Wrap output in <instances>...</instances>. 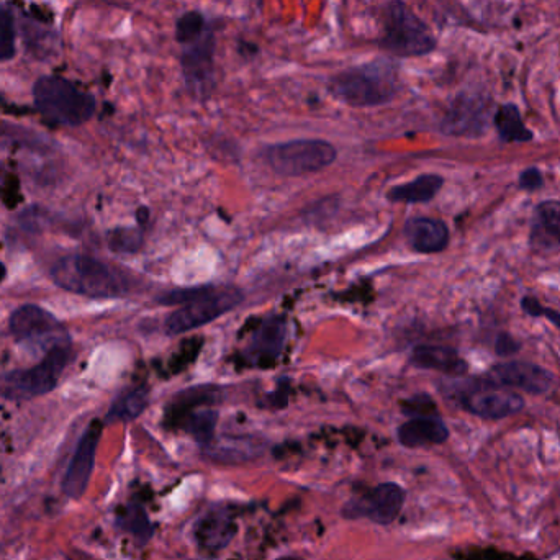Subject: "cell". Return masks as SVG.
Returning a JSON list of instances; mask_svg holds the SVG:
<instances>
[{
	"mask_svg": "<svg viewBox=\"0 0 560 560\" xmlns=\"http://www.w3.org/2000/svg\"><path fill=\"white\" fill-rule=\"evenodd\" d=\"M398 89V66L387 56L343 69L328 82V91L336 100L356 109L389 104L397 97Z\"/></svg>",
	"mask_w": 560,
	"mask_h": 560,
	"instance_id": "obj_1",
	"label": "cell"
},
{
	"mask_svg": "<svg viewBox=\"0 0 560 560\" xmlns=\"http://www.w3.org/2000/svg\"><path fill=\"white\" fill-rule=\"evenodd\" d=\"M51 277L61 289L92 299H115L128 290L127 280L109 264L87 254H71L51 267Z\"/></svg>",
	"mask_w": 560,
	"mask_h": 560,
	"instance_id": "obj_2",
	"label": "cell"
},
{
	"mask_svg": "<svg viewBox=\"0 0 560 560\" xmlns=\"http://www.w3.org/2000/svg\"><path fill=\"white\" fill-rule=\"evenodd\" d=\"M436 38L403 0H392L382 12L380 50L393 58H420L436 50Z\"/></svg>",
	"mask_w": 560,
	"mask_h": 560,
	"instance_id": "obj_3",
	"label": "cell"
},
{
	"mask_svg": "<svg viewBox=\"0 0 560 560\" xmlns=\"http://www.w3.org/2000/svg\"><path fill=\"white\" fill-rule=\"evenodd\" d=\"M38 112L50 122L64 127H79L94 117V95L81 91L63 77H41L33 86Z\"/></svg>",
	"mask_w": 560,
	"mask_h": 560,
	"instance_id": "obj_4",
	"label": "cell"
},
{
	"mask_svg": "<svg viewBox=\"0 0 560 560\" xmlns=\"http://www.w3.org/2000/svg\"><path fill=\"white\" fill-rule=\"evenodd\" d=\"M73 359L68 343L56 344L46 351L40 364L0 375V395L9 400H32L56 389L64 369Z\"/></svg>",
	"mask_w": 560,
	"mask_h": 560,
	"instance_id": "obj_5",
	"label": "cell"
},
{
	"mask_svg": "<svg viewBox=\"0 0 560 560\" xmlns=\"http://www.w3.org/2000/svg\"><path fill=\"white\" fill-rule=\"evenodd\" d=\"M261 156L279 176L300 177L331 166L338 158V151L325 140H292L267 146Z\"/></svg>",
	"mask_w": 560,
	"mask_h": 560,
	"instance_id": "obj_6",
	"label": "cell"
},
{
	"mask_svg": "<svg viewBox=\"0 0 560 560\" xmlns=\"http://www.w3.org/2000/svg\"><path fill=\"white\" fill-rule=\"evenodd\" d=\"M454 397L464 410L485 420H502L524 408L520 393L505 389L490 379L456 384Z\"/></svg>",
	"mask_w": 560,
	"mask_h": 560,
	"instance_id": "obj_7",
	"label": "cell"
},
{
	"mask_svg": "<svg viewBox=\"0 0 560 560\" xmlns=\"http://www.w3.org/2000/svg\"><path fill=\"white\" fill-rule=\"evenodd\" d=\"M243 299V292L236 287H210L199 299L192 300L171 313L164 323V330L168 335L176 336L208 325L225 313L235 310Z\"/></svg>",
	"mask_w": 560,
	"mask_h": 560,
	"instance_id": "obj_8",
	"label": "cell"
},
{
	"mask_svg": "<svg viewBox=\"0 0 560 560\" xmlns=\"http://www.w3.org/2000/svg\"><path fill=\"white\" fill-rule=\"evenodd\" d=\"M181 68L187 91L195 99L205 100L215 89V48L217 38L210 23L207 32L194 43L182 46Z\"/></svg>",
	"mask_w": 560,
	"mask_h": 560,
	"instance_id": "obj_9",
	"label": "cell"
},
{
	"mask_svg": "<svg viewBox=\"0 0 560 560\" xmlns=\"http://www.w3.org/2000/svg\"><path fill=\"white\" fill-rule=\"evenodd\" d=\"M102 430H104L102 421H92L79 439V443H77L76 451L71 457L68 470L63 477V484H61L64 495L71 500H79L89 487Z\"/></svg>",
	"mask_w": 560,
	"mask_h": 560,
	"instance_id": "obj_10",
	"label": "cell"
},
{
	"mask_svg": "<svg viewBox=\"0 0 560 560\" xmlns=\"http://www.w3.org/2000/svg\"><path fill=\"white\" fill-rule=\"evenodd\" d=\"M403 503L405 492L400 485L382 484L364 497L351 500L344 506L343 516L349 520L367 518L377 524H390L400 515Z\"/></svg>",
	"mask_w": 560,
	"mask_h": 560,
	"instance_id": "obj_11",
	"label": "cell"
},
{
	"mask_svg": "<svg viewBox=\"0 0 560 560\" xmlns=\"http://www.w3.org/2000/svg\"><path fill=\"white\" fill-rule=\"evenodd\" d=\"M10 331L19 341L32 343L63 344V325L55 315L38 305H22L17 308L9 321Z\"/></svg>",
	"mask_w": 560,
	"mask_h": 560,
	"instance_id": "obj_12",
	"label": "cell"
},
{
	"mask_svg": "<svg viewBox=\"0 0 560 560\" xmlns=\"http://www.w3.org/2000/svg\"><path fill=\"white\" fill-rule=\"evenodd\" d=\"M488 379L505 389L521 390V392L541 395L551 390L554 377L544 367L531 362L510 361L502 362L490 369Z\"/></svg>",
	"mask_w": 560,
	"mask_h": 560,
	"instance_id": "obj_13",
	"label": "cell"
},
{
	"mask_svg": "<svg viewBox=\"0 0 560 560\" xmlns=\"http://www.w3.org/2000/svg\"><path fill=\"white\" fill-rule=\"evenodd\" d=\"M488 123V104L477 95H459L444 115L441 130L451 136H479Z\"/></svg>",
	"mask_w": 560,
	"mask_h": 560,
	"instance_id": "obj_14",
	"label": "cell"
},
{
	"mask_svg": "<svg viewBox=\"0 0 560 560\" xmlns=\"http://www.w3.org/2000/svg\"><path fill=\"white\" fill-rule=\"evenodd\" d=\"M285 339H287V325L282 318L264 321L258 330L254 331L253 338L249 341L246 349L249 361L253 362L254 366H272L284 349Z\"/></svg>",
	"mask_w": 560,
	"mask_h": 560,
	"instance_id": "obj_15",
	"label": "cell"
},
{
	"mask_svg": "<svg viewBox=\"0 0 560 560\" xmlns=\"http://www.w3.org/2000/svg\"><path fill=\"white\" fill-rule=\"evenodd\" d=\"M264 448V443L253 436H222L205 444L204 454L213 461L240 464L261 456Z\"/></svg>",
	"mask_w": 560,
	"mask_h": 560,
	"instance_id": "obj_16",
	"label": "cell"
},
{
	"mask_svg": "<svg viewBox=\"0 0 560 560\" xmlns=\"http://www.w3.org/2000/svg\"><path fill=\"white\" fill-rule=\"evenodd\" d=\"M405 236L411 248L421 254L441 253L449 244L448 226L436 218H413L405 225Z\"/></svg>",
	"mask_w": 560,
	"mask_h": 560,
	"instance_id": "obj_17",
	"label": "cell"
},
{
	"mask_svg": "<svg viewBox=\"0 0 560 560\" xmlns=\"http://www.w3.org/2000/svg\"><path fill=\"white\" fill-rule=\"evenodd\" d=\"M236 524L226 510H213L195 524V539L205 551H222L233 539Z\"/></svg>",
	"mask_w": 560,
	"mask_h": 560,
	"instance_id": "obj_18",
	"label": "cell"
},
{
	"mask_svg": "<svg viewBox=\"0 0 560 560\" xmlns=\"http://www.w3.org/2000/svg\"><path fill=\"white\" fill-rule=\"evenodd\" d=\"M448 426L436 416H416L398 428V441L405 448H423L448 441Z\"/></svg>",
	"mask_w": 560,
	"mask_h": 560,
	"instance_id": "obj_19",
	"label": "cell"
},
{
	"mask_svg": "<svg viewBox=\"0 0 560 560\" xmlns=\"http://www.w3.org/2000/svg\"><path fill=\"white\" fill-rule=\"evenodd\" d=\"M411 364L426 371H438L443 374L464 375L469 369L467 364L456 349L448 346H418L411 353Z\"/></svg>",
	"mask_w": 560,
	"mask_h": 560,
	"instance_id": "obj_20",
	"label": "cell"
},
{
	"mask_svg": "<svg viewBox=\"0 0 560 560\" xmlns=\"http://www.w3.org/2000/svg\"><path fill=\"white\" fill-rule=\"evenodd\" d=\"M531 243L534 248L552 249L560 246V202L546 200L534 210Z\"/></svg>",
	"mask_w": 560,
	"mask_h": 560,
	"instance_id": "obj_21",
	"label": "cell"
},
{
	"mask_svg": "<svg viewBox=\"0 0 560 560\" xmlns=\"http://www.w3.org/2000/svg\"><path fill=\"white\" fill-rule=\"evenodd\" d=\"M444 179L438 174H423L416 177L415 181L393 187L390 190L389 200L403 202V204H425L438 195L443 187Z\"/></svg>",
	"mask_w": 560,
	"mask_h": 560,
	"instance_id": "obj_22",
	"label": "cell"
},
{
	"mask_svg": "<svg viewBox=\"0 0 560 560\" xmlns=\"http://www.w3.org/2000/svg\"><path fill=\"white\" fill-rule=\"evenodd\" d=\"M148 402H150L148 390H128V392L122 393L112 403L109 413L105 416V423H128V421H133L146 410Z\"/></svg>",
	"mask_w": 560,
	"mask_h": 560,
	"instance_id": "obj_23",
	"label": "cell"
},
{
	"mask_svg": "<svg viewBox=\"0 0 560 560\" xmlns=\"http://www.w3.org/2000/svg\"><path fill=\"white\" fill-rule=\"evenodd\" d=\"M495 125L503 141L523 143L533 140V133L526 128L520 110L513 104L502 105L495 113Z\"/></svg>",
	"mask_w": 560,
	"mask_h": 560,
	"instance_id": "obj_24",
	"label": "cell"
},
{
	"mask_svg": "<svg viewBox=\"0 0 560 560\" xmlns=\"http://www.w3.org/2000/svg\"><path fill=\"white\" fill-rule=\"evenodd\" d=\"M117 526L130 533L140 544H146L153 536V526L141 506H127L118 516Z\"/></svg>",
	"mask_w": 560,
	"mask_h": 560,
	"instance_id": "obj_25",
	"label": "cell"
},
{
	"mask_svg": "<svg viewBox=\"0 0 560 560\" xmlns=\"http://www.w3.org/2000/svg\"><path fill=\"white\" fill-rule=\"evenodd\" d=\"M208 27H210V23L207 22L202 12L190 10L176 20L174 35H176V41L179 45L186 46L189 43H194L195 40H199L207 32Z\"/></svg>",
	"mask_w": 560,
	"mask_h": 560,
	"instance_id": "obj_26",
	"label": "cell"
},
{
	"mask_svg": "<svg viewBox=\"0 0 560 560\" xmlns=\"http://www.w3.org/2000/svg\"><path fill=\"white\" fill-rule=\"evenodd\" d=\"M218 413L213 410L195 411L189 418L187 430L199 441L202 446L210 443L215 438V428H217Z\"/></svg>",
	"mask_w": 560,
	"mask_h": 560,
	"instance_id": "obj_27",
	"label": "cell"
},
{
	"mask_svg": "<svg viewBox=\"0 0 560 560\" xmlns=\"http://www.w3.org/2000/svg\"><path fill=\"white\" fill-rule=\"evenodd\" d=\"M107 243L115 253L133 254L140 251L143 235L136 228H115L107 236Z\"/></svg>",
	"mask_w": 560,
	"mask_h": 560,
	"instance_id": "obj_28",
	"label": "cell"
},
{
	"mask_svg": "<svg viewBox=\"0 0 560 560\" xmlns=\"http://www.w3.org/2000/svg\"><path fill=\"white\" fill-rule=\"evenodd\" d=\"M15 55L14 14L0 9V61H9Z\"/></svg>",
	"mask_w": 560,
	"mask_h": 560,
	"instance_id": "obj_29",
	"label": "cell"
},
{
	"mask_svg": "<svg viewBox=\"0 0 560 560\" xmlns=\"http://www.w3.org/2000/svg\"><path fill=\"white\" fill-rule=\"evenodd\" d=\"M521 307L531 317H546L547 320L551 321L552 325L557 326L560 330V313L556 312V310H551V308L542 307L538 299L524 297Z\"/></svg>",
	"mask_w": 560,
	"mask_h": 560,
	"instance_id": "obj_30",
	"label": "cell"
},
{
	"mask_svg": "<svg viewBox=\"0 0 560 560\" xmlns=\"http://www.w3.org/2000/svg\"><path fill=\"white\" fill-rule=\"evenodd\" d=\"M520 349L521 344L513 336L508 335V333H502V335L498 336L497 343H495V351H497L498 356L502 357L513 356Z\"/></svg>",
	"mask_w": 560,
	"mask_h": 560,
	"instance_id": "obj_31",
	"label": "cell"
},
{
	"mask_svg": "<svg viewBox=\"0 0 560 560\" xmlns=\"http://www.w3.org/2000/svg\"><path fill=\"white\" fill-rule=\"evenodd\" d=\"M542 174L539 169L529 168L521 172L520 186L524 190H538L542 186Z\"/></svg>",
	"mask_w": 560,
	"mask_h": 560,
	"instance_id": "obj_32",
	"label": "cell"
},
{
	"mask_svg": "<svg viewBox=\"0 0 560 560\" xmlns=\"http://www.w3.org/2000/svg\"><path fill=\"white\" fill-rule=\"evenodd\" d=\"M434 410V403L430 397H415L411 398L408 402L407 413H421L420 416H428L426 413H431Z\"/></svg>",
	"mask_w": 560,
	"mask_h": 560,
	"instance_id": "obj_33",
	"label": "cell"
},
{
	"mask_svg": "<svg viewBox=\"0 0 560 560\" xmlns=\"http://www.w3.org/2000/svg\"><path fill=\"white\" fill-rule=\"evenodd\" d=\"M7 276V269H5L4 262H0V282Z\"/></svg>",
	"mask_w": 560,
	"mask_h": 560,
	"instance_id": "obj_34",
	"label": "cell"
},
{
	"mask_svg": "<svg viewBox=\"0 0 560 560\" xmlns=\"http://www.w3.org/2000/svg\"><path fill=\"white\" fill-rule=\"evenodd\" d=\"M277 560H300V559H297V557H280V559Z\"/></svg>",
	"mask_w": 560,
	"mask_h": 560,
	"instance_id": "obj_35",
	"label": "cell"
}]
</instances>
